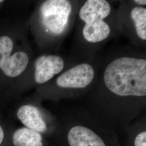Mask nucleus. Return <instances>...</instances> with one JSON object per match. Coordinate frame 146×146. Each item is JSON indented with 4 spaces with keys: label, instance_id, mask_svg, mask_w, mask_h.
I'll use <instances>...</instances> for the list:
<instances>
[{
    "label": "nucleus",
    "instance_id": "f257e3e1",
    "mask_svg": "<svg viewBox=\"0 0 146 146\" xmlns=\"http://www.w3.org/2000/svg\"><path fill=\"white\" fill-rule=\"evenodd\" d=\"M104 83L116 95L142 97L146 95V60L122 57L110 63L105 69Z\"/></svg>",
    "mask_w": 146,
    "mask_h": 146
},
{
    "label": "nucleus",
    "instance_id": "f8f14e48",
    "mask_svg": "<svg viewBox=\"0 0 146 146\" xmlns=\"http://www.w3.org/2000/svg\"><path fill=\"white\" fill-rule=\"evenodd\" d=\"M5 139V132L2 126L0 125V146H1Z\"/></svg>",
    "mask_w": 146,
    "mask_h": 146
},
{
    "label": "nucleus",
    "instance_id": "9b49d317",
    "mask_svg": "<svg viewBox=\"0 0 146 146\" xmlns=\"http://www.w3.org/2000/svg\"><path fill=\"white\" fill-rule=\"evenodd\" d=\"M134 145V146H146V131H142L136 135Z\"/></svg>",
    "mask_w": 146,
    "mask_h": 146
},
{
    "label": "nucleus",
    "instance_id": "ddd939ff",
    "mask_svg": "<svg viewBox=\"0 0 146 146\" xmlns=\"http://www.w3.org/2000/svg\"><path fill=\"white\" fill-rule=\"evenodd\" d=\"M134 2L137 4V5H146V1L145 0H135L134 1Z\"/></svg>",
    "mask_w": 146,
    "mask_h": 146
},
{
    "label": "nucleus",
    "instance_id": "7ed1b4c3",
    "mask_svg": "<svg viewBox=\"0 0 146 146\" xmlns=\"http://www.w3.org/2000/svg\"><path fill=\"white\" fill-rule=\"evenodd\" d=\"M71 11L72 5L68 1H46L40 8L42 23L48 31L60 34L67 24Z\"/></svg>",
    "mask_w": 146,
    "mask_h": 146
},
{
    "label": "nucleus",
    "instance_id": "423d86ee",
    "mask_svg": "<svg viewBox=\"0 0 146 146\" xmlns=\"http://www.w3.org/2000/svg\"><path fill=\"white\" fill-rule=\"evenodd\" d=\"M62 58L58 55H43L35 63V80L37 84H44L54 75L62 72L64 68Z\"/></svg>",
    "mask_w": 146,
    "mask_h": 146
},
{
    "label": "nucleus",
    "instance_id": "f03ea898",
    "mask_svg": "<svg viewBox=\"0 0 146 146\" xmlns=\"http://www.w3.org/2000/svg\"><path fill=\"white\" fill-rule=\"evenodd\" d=\"M111 7L105 0H88L79 11L80 19L85 22L82 33L90 43L101 42L110 35V29L104 19L110 15Z\"/></svg>",
    "mask_w": 146,
    "mask_h": 146
},
{
    "label": "nucleus",
    "instance_id": "1a4fd4ad",
    "mask_svg": "<svg viewBox=\"0 0 146 146\" xmlns=\"http://www.w3.org/2000/svg\"><path fill=\"white\" fill-rule=\"evenodd\" d=\"M11 140L14 146H43L42 134L27 127L16 129Z\"/></svg>",
    "mask_w": 146,
    "mask_h": 146
},
{
    "label": "nucleus",
    "instance_id": "39448f33",
    "mask_svg": "<svg viewBox=\"0 0 146 146\" xmlns=\"http://www.w3.org/2000/svg\"><path fill=\"white\" fill-rule=\"evenodd\" d=\"M94 70L87 63H82L62 74L56 80L58 86L63 88H84L93 80Z\"/></svg>",
    "mask_w": 146,
    "mask_h": 146
},
{
    "label": "nucleus",
    "instance_id": "0eeeda50",
    "mask_svg": "<svg viewBox=\"0 0 146 146\" xmlns=\"http://www.w3.org/2000/svg\"><path fill=\"white\" fill-rule=\"evenodd\" d=\"M67 139L69 146H107L98 134L84 125L72 127L68 131Z\"/></svg>",
    "mask_w": 146,
    "mask_h": 146
},
{
    "label": "nucleus",
    "instance_id": "4468645a",
    "mask_svg": "<svg viewBox=\"0 0 146 146\" xmlns=\"http://www.w3.org/2000/svg\"><path fill=\"white\" fill-rule=\"evenodd\" d=\"M3 1H2V0H0V3H1V2H2Z\"/></svg>",
    "mask_w": 146,
    "mask_h": 146
},
{
    "label": "nucleus",
    "instance_id": "6e6552de",
    "mask_svg": "<svg viewBox=\"0 0 146 146\" xmlns=\"http://www.w3.org/2000/svg\"><path fill=\"white\" fill-rule=\"evenodd\" d=\"M17 116L25 127L41 134L46 132L47 124L35 106L29 104L22 106L17 111Z\"/></svg>",
    "mask_w": 146,
    "mask_h": 146
},
{
    "label": "nucleus",
    "instance_id": "9d476101",
    "mask_svg": "<svg viewBox=\"0 0 146 146\" xmlns=\"http://www.w3.org/2000/svg\"><path fill=\"white\" fill-rule=\"evenodd\" d=\"M131 17L134 22L136 33L140 38L146 40V9L136 7L131 11Z\"/></svg>",
    "mask_w": 146,
    "mask_h": 146
},
{
    "label": "nucleus",
    "instance_id": "20e7f679",
    "mask_svg": "<svg viewBox=\"0 0 146 146\" xmlns=\"http://www.w3.org/2000/svg\"><path fill=\"white\" fill-rule=\"evenodd\" d=\"M13 42L11 37H0V69L11 78L19 76L26 69L29 58L26 52H19L11 56Z\"/></svg>",
    "mask_w": 146,
    "mask_h": 146
}]
</instances>
